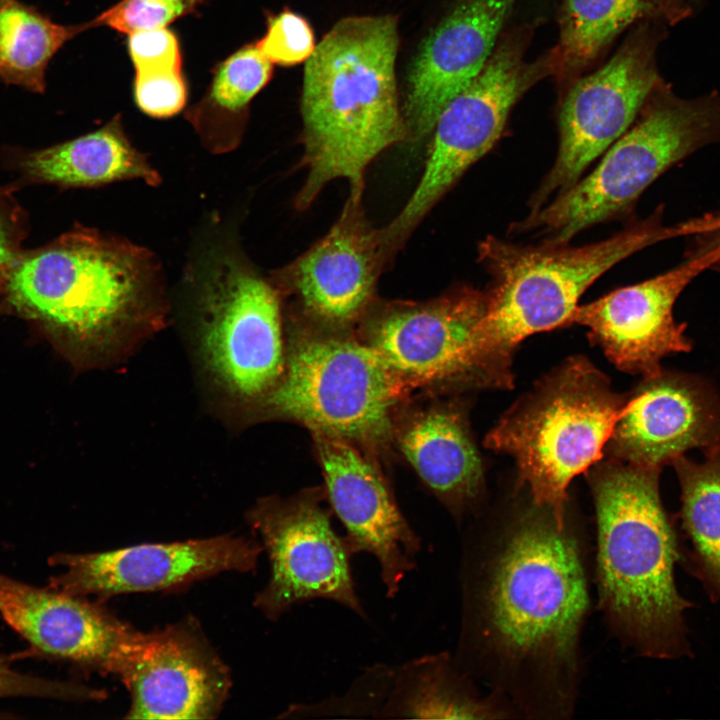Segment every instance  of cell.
Returning a JSON list of instances; mask_svg holds the SVG:
<instances>
[{
  "label": "cell",
  "instance_id": "7a4b0ae2",
  "mask_svg": "<svg viewBox=\"0 0 720 720\" xmlns=\"http://www.w3.org/2000/svg\"><path fill=\"white\" fill-rule=\"evenodd\" d=\"M8 313L82 365L160 313L161 265L147 248L76 225L0 271Z\"/></svg>",
  "mask_w": 720,
  "mask_h": 720
},
{
  "label": "cell",
  "instance_id": "d6a6232c",
  "mask_svg": "<svg viewBox=\"0 0 720 720\" xmlns=\"http://www.w3.org/2000/svg\"><path fill=\"white\" fill-rule=\"evenodd\" d=\"M127 48L134 71L182 68L177 36L167 27L145 29L128 35Z\"/></svg>",
  "mask_w": 720,
  "mask_h": 720
},
{
  "label": "cell",
  "instance_id": "3957f363",
  "mask_svg": "<svg viewBox=\"0 0 720 720\" xmlns=\"http://www.w3.org/2000/svg\"><path fill=\"white\" fill-rule=\"evenodd\" d=\"M396 21L391 16L339 21L305 65L302 116L307 177L297 207H308L331 180L346 179L361 202L364 173L407 134L396 92Z\"/></svg>",
  "mask_w": 720,
  "mask_h": 720
},
{
  "label": "cell",
  "instance_id": "5bb4252c",
  "mask_svg": "<svg viewBox=\"0 0 720 720\" xmlns=\"http://www.w3.org/2000/svg\"><path fill=\"white\" fill-rule=\"evenodd\" d=\"M262 549L244 537L217 536L100 553H56L49 563L64 570L50 579L49 588L84 597L169 590L223 571H250Z\"/></svg>",
  "mask_w": 720,
  "mask_h": 720
},
{
  "label": "cell",
  "instance_id": "ffe728a7",
  "mask_svg": "<svg viewBox=\"0 0 720 720\" xmlns=\"http://www.w3.org/2000/svg\"><path fill=\"white\" fill-rule=\"evenodd\" d=\"M0 615L41 654L115 674L135 630L84 596L0 573Z\"/></svg>",
  "mask_w": 720,
  "mask_h": 720
},
{
  "label": "cell",
  "instance_id": "8992f818",
  "mask_svg": "<svg viewBox=\"0 0 720 720\" xmlns=\"http://www.w3.org/2000/svg\"><path fill=\"white\" fill-rule=\"evenodd\" d=\"M659 86L590 174L511 224L509 233L568 244L582 230L626 215L667 170L720 143V95L686 99Z\"/></svg>",
  "mask_w": 720,
  "mask_h": 720
},
{
  "label": "cell",
  "instance_id": "7402d4cb",
  "mask_svg": "<svg viewBox=\"0 0 720 720\" xmlns=\"http://www.w3.org/2000/svg\"><path fill=\"white\" fill-rule=\"evenodd\" d=\"M25 184L99 187L125 180L161 184V175L125 133L121 115L97 130L41 150L9 153Z\"/></svg>",
  "mask_w": 720,
  "mask_h": 720
},
{
  "label": "cell",
  "instance_id": "1f68e13d",
  "mask_svg": "<svg viewBox=\"0 0 720 720\" xmlns=\"http://www.w3.org/2000/svg\"><path fill=\"white\" fill-rule=\"evenodd\" d=\"M103 690L74 682L56 681L14 670L8 658L0 657V698L38 697L68 701L99 700Z\"/></svg>",
  "mask_w": 720,
  "mask_h": 720
},
{
  "label": "cell",
  "instance_id": "e0dca14e",
  "mask_svg": "<svg viewBox=\"0 0 720 720\" xmlns=\"http://www.w3.org/2000/svg\"><path fill=\"white\" fill-rule=\"evenodd\" d=\"M486 309V292L462 287L425 303L395 306L375 319L367 343L406 389L469 383L472 332Z\"/></svg>",
  "mask_w": 720,
  "mask_h": 720
},
{
  "label": "cell",
  "instance_id": "74e56055",
  "mask_svg": "<svg viewBox=\"0 0 720 720\" xmlns=\"http://www.w3.org/2000/svg\"><path fill=\"white\" fill-rule=\"evenodd\" d=\"M712 217H713V216H710V217H709V216H706V218H705V220H704L705 222H703L702 226L697 230V232H698L699 230H701V229L712 219ZM695 233H696V232H695ZM693 234H694V233H693ZM691 235H692V234H691ZM719 251H720V250H719ZM715 253H716V252H715ZM711 254H712V253H711ZM707 255H710V254H707ZM700 256H706V255H694V254H692V253L689 251V249H688V247H687L686 257H700Z\"/></svg>",
  "mask_w": 720,
  "mask_h": 720
},
{
  "label": "cell",
  "instance_id": "f1b7e54d",
  "mask_svg": "<svg viewBox=\"0 0 720 720\" xmlns=\"http://www.w3.org/2000/svg\"><path fill=\"white\" fill-rule=\"evenodd\" d=\"M207 0H119L96 16L95 27L105 26L119 33L167 27L194 12Z\"/></svg>",
  "mask_w": 720,
  "mask_h": 720
},
{
  "label": "cell",
  "instance_id": "ba28073f",
  "mask_svg": "<svg viewBox=\"0 0 720 720\" xmlns=\"http://www.w3.org/2000/svg\"><path fill=\"white\" fill-rule=\"evenodd\" d=\"M407 391L368 343L313 335L293 345L265 400L313 433L378 444L392 432V409Z\"/></svg>",
  "mask_w": 720,
  "mask_h": 720
},
{
  "label": "cell",
  "instance_id": "836d02e7",
  "mask_svg": "<svg viewBox=\"0 0 720 720\" xmlns=\"http://www.w3.org/2000/svg\"><path fill=\"white\" fill-rule=\"evenodd\" d=\"M28 233L24 209L8 186L0 187V271L10 265L23 251L22 243Z\"/></svg>",
  "mask_w": 720,
  "mask_h": 720
},
{
  "label": "cell",
  "instance_id": "8fae6325",
  "mask_svg": "<svg viewBox=\"0 0 720 720\" xmlns=\"http://www.w3.org/2000/svg\"><path fill=\"white\" fill-rule=\"evenodd\" d=\"M527 73L515 48L494 52L479 75L439 115L424 173L407 204L383 231L399 244L458 179L500 138Z\"/></svg>",
  "mask_w": 720,
  "mask_h": 720
},
{
  "label": "cell",
  "instance_id": "44dd1931",
  "mask_svg": "<svg viewBox=\"0 0 720 720\" xmlns=\"http://www.w3.org/2000/svg\"><path fill=\"white\" fill-rule=\"evenodd\" d=\"M388 245L349 199L331 230L281 273L305 309L330 325L357 320L371 301Z\"/></svg>",
  "mask_w": 720,
  "mask_h": 720
},
{
  "label": "cell",
  "instance_id": "cb8c5ba5",
  "mask_svg": "<svg viewBox=\"0 0 720 720\" xmlns=\"http://www.w3.org/2000/svg\"><path fill=\"white\" fill-rule=\"evenodd\" d=\"M506 709L481 698L447 654L430 655L394 671L379 717L421 719H493Z\"/></svg>",
  "mask_w": 720,
  "mask_h": 720
},
{
  "label": "cell",
  "instance_id": "5b68a950",
  "mask_svg": "<svg viewBox=\"0 0 720 720\" xmlns=\"http://www.w3.org/2000/svg\"><path fill=\"white\" fill-rule=\"evenodd\" d=\"M663 206L613 236L580 247L520 245L487 236L478 257L491 278L486 309L468 347L472 385L510 387L511 360L526 337L571 324L581 295L601 275L636 252L687 234L663 224Z\"/></svg>",
  "mask_w": 720,
  "mask_h": 720
},
{
  "label": "cell",
  "instance_id": "9c48e42d",
  "mask_svg": "<svg viewBox=\"0 0 720 720\" xmlns=\"http://www.w3.org/2000/svg\"><path fill=\"white\" fill-rule=\"evenodd\" d=\"M193 279L209 369L233 396L266 398L286 362L275 288L224 246L205 253Z\"/></svg>",
  "mask_w": 720,
  "mask_h": 720
},
{
  "label": "cell",
  "instance_id": "2e32d148",
  "mask_svg": "<svg viewBox=\"0 0 720 720\" xmlns=\"http://www.w3.org/2000/svg\"><path fill=\"white\" fill-rule=\"evenodd\" d=\"M331 506L346 529L352 554H372L388 597L416 566L420 538L411 529L381 474L351 442L313 433Z\"/></svg>",
  "mask_w": 720,
  "mask_h": 720
},
{
  "label": "cell",
  "instance_id": "e575fe53",
  "mask_svg": "<svg viewBox=\"0 0 720 720\" xmlns=\"http://www.w3.org/2000/svg\"><path fill=\"white\" fill-rule=\"evenodd\" d=\"M693 248L701 254H709L720 250V215L703 230L693 235Z\"/></svg>",
  "mask_w": 720,
  "mask_h": 720
},
{
  "label": "cell",
  "instance_id": "83f0119b",
  "mask_svg": "<svg viewBox=\"0 0 720 720\" xmlns=\"http://www.w3.org/2000/svg\"><path fill=\"white\" fill-rule=\"evenodd\" d=\"M661 1L564 0L558 48L560 64L568 69L585 65L628 25L657 9Z\"/></svg>",
  "mask_w": 720,
  "mask_h": 720
},
{
  "label": "cell",
  "instance_id": "7c38bea8",
  "mask_svg": "<svg viewBox=\"0 0 720 720\" xmlns=\"http://www.w3.org/2000/svg\"><path fill=\"white\" fill-rule=\"evenodd\" d=\"M652 48L639 42L622 49L569 91L559 113L557 156L530 199V212L577 182L637 119L660 83Z\"/></svg>",
  "mask_w": 720,
  "mask_h": 720
},
{
  "label": "cell",
  "instance_id": "d6986e66",
  "mask_svg": "<svg viewBox=\"0 0 720 720\" xmlns=\"http://www.w3.org/2000/svg\"><path fill=\"white\" fill-rule=\"evenodd\" d=\"M516 0H458L429 34L409 73L404 105L407 133L432 132L448 103L482 71Z\"/></svg>",
  "mask_w": 720,
  "mask_h": 720
},
{
  "label": "cell",
  "instance_id": "52a82bcc",
  "mask_svg": "<svg viewBox=\"0 0 720 720\" xmlns=\"http://www.w3.org/2000/svg\"><path fill=\"white\" fill-rule=\"evenodd\" d=\"M625 404L592 364L569 359L503 416L485 445L514 458L532 502L564 527L568 486L602 457Z\"/></svg>",
  "mask_w": 720,
  "mask_h": 720
},
{
  "label": "cell",
  "instance_id": "6da1fadb",
  "mask_svg": "<svg viewBox=\"0 0 720 720\" xmlns=\"http://www.w3.org/2000/svg\"><path fill=\"white\" fill-rule=\"evenodd\" d=\"M484 544L463 583V645L522 711L567 715L589 607L580 539L531 500Z\"/></svg>",
  "mask_w": 720,
  "mask_h": 720
},
{
  "label": "cell",
  "instance_id": "4316f807",
  "mask_svg": "<svg viewBox=\"0 0 720 720\" xmlns=\"http://www.w3.org/2000/svg\"><path fill=\"white\" fill-rule=\"evenodd\" d=\"M702 463L684 457L672 464L681 486L682 528L688 565L713 601H720V447Z\"/></svg>",
  "mask_w": 720,
  "mask_h": 720
},
{
  "label": "cell",
  "instance_id": "4dcf8cb0",
  "mask_svg": "<svg viewBox=\"0 0 720 720\" xmlns=\"http://www.w3.org/2000/svg\"><path fill=\"white\" fill-rule=\"evenodd\" d=\"M256 45L272 64L284 66L307 61L316 47L309 23L291 11L270 17L266 33Z\"/></svg>",
  "mask_w": 720,
  "mask_h": 720
},
{
  "label": "cell",
  "instance_id": "277c9868",
  "mask_svg": "<svg viewBox=\"0 0 720 720\" xmlns=\"http://www.w3.org/2000/svg\"><path fill=\"white\" fill-rule=\"evenodd\" d=\"M661 470L606 463L591 475L599 603L618 637L641 655H690L674 564L677 535L659 494Z\"/></svg>",
  "mask_w": 720,
  "mask_h": 720
},
{
  "label": "cell",
  "instance_id": "603a6c76",
  "mask_svg": "<svg viewBox=\"0 0 720 720\" xmlns=\"http://www.w3.org/2000/svg\"><path fill=\"white\" fill-rule=\"evenodd\" d=\"M398 441L420 478L450 508L459 512L478 496L482 464L460 412H420L404 426Z\"/></svg>",
  "mask_w": 720,
  "mask_h": 720
},
{
  "label": "cell",
  "instance_id": "484cf974",
  "mask_svg": "<svg viewBox=\"0 0 720 720\" xmlns=\"http://www.w3.org/2000/svg\"><path fill=\"white\" fill-rule=\"evenodd\" d=\"M93 19L63 25L20 0H0V81L34 93L46 88V70L55 54Z\"/></svg>",
  "mask_w": 720,
  "mask_h": 720
},
{
  "label": "cell",
  "instance_id": "d4e9b609",
  "mask_svg": "<svg viewBox=\"0 0 720 720\" xmlns=\"http://www.w3.org/2000/svg\"><path fill=\"white\" fill-rule=\"evenodd\" d=\"M272 66L256 43L241 47L216 66L203 97L185 112L209 152L224 154L239 145L248 106L269 81Z\"/></svg>",
  "mask_w": 720,
  "mask_h": 720
},
{
  "label": "cell",
  "instance_id": "30bf717a",
  "mask_svg": "<svg viewBox=\"0 0 720 720\" xmlns=\"http://www.w3.org/2000/svg\"><path fill=\"white\" fill-rule=\"evenodd\" d=\"M249 522L271 564L269 581L254 599L266 617L275 620L293 605L315 598L364 616L350 567L353 554L318 495L264 500L251 511Z\"/></svg>",
  "mask_w": 720,
  "mask_h": 720
},
{
  "label": "cell",
  "instance_id": "f546056e",
  "mask_svg": "<svg viewBox=\"0 0 720 720\" xmlns=\"http://www.w3.org/2000/svg\"><path fill=\"white\" fill-rule=\"evenodd\" d=\"M133 96L146 115L165 119L181 112L188 89L182 68H157L134 71Z\"/></svg>",
  "mask_w": 720,
  "mask_h": 720
},
{
  "label": "cell",
  "instance_id": "ac0fdd59",
  "mask_svg": "<svg viewBox=\"0 0 720 720\" xmlns=\"http://www.w3.org/2000/svg\"><path fill=\"white\" fill-rule=\"evenodd\" d=\"M609 442L616 460L661 470L687 450L720 447V402L704 381L661 371L626 401Z\"/></svg>",
  "mask_w": 720,
  "mask_h": 720
},
{
  "label": "cell",
  "instance_id": "8d00e7d4",
  "mask_svg": "<svg viewBox=\"0 0 720 720\" xmlns=\"http://www.w3.org/2000/svg\"><path fill=\"white\" fill-rule=\"evenodd\" d=\"M8 310L4 301L3 297V290H2V282L0 280V316L3 314H7Z\"/></svg>",
  "mask_w": 720,
  "mask_h": 720
},
{
  "label": "cell",
  "instance_id": "4fadbf2b",
  "mask_svg": "<svg viewBox=\"0 0 720 720\" xmlns=\"http://www.w3.org/2000/svg\"><path fill=\"white\" fill-rule=\"evenodd\" d=\"M115 675L131 695L129 719H212L231 686L226 666L191 623L135 631Z\"/></svg>",
  "mask_w": 720,
  "mask_h": 720
},
{
  "label": "cell",
  "instance_id": "f35d334b",
  "mask_svg": "<svg viewBox=\"0 0 720 720\" xmlns=\"http://www.w3.org/2000/svg\"><path fill=\"white\" fill-rule=\"evenodd\" d=\"M684 2L690 1V0H683Z\"/></svg>",
  "mask_w": 720,
  "mask_h": 720
},
{
  "label": "cell",
  "instance_id": "9a60e30c",
  "mask_svg": "<svg viewBox=\"0 0 720 720\" xmlns=\"http://www.w3.org/2000/svg\"><path fill=\"white\" fill-rule=\"evenodd\" d=\"M714 258L715 254L685 257L664 273L577 306L570 322L587 327L591 342L620 370L654 377L662 371L663 357L691 350L686 326L675 321L673 308Z\"/></svg>",
  "mask_w": 720,
  "mask_h": 720
},
{
  "label": "cell",
  "instance_id": "d590c367",
  "mask_svg": "<svg viewBox=\"0 0 720 720\" xmlns=\"http://www.w3.org/2000/svg\"><path fill=\"white\" fill-rule=\"evenodd\" d=\"M709 269L720 274V251L715 253V258L709 266Z\"/></svg>",
  "mask_w": 720,
  "mask_h": 720
}]
</instances>
